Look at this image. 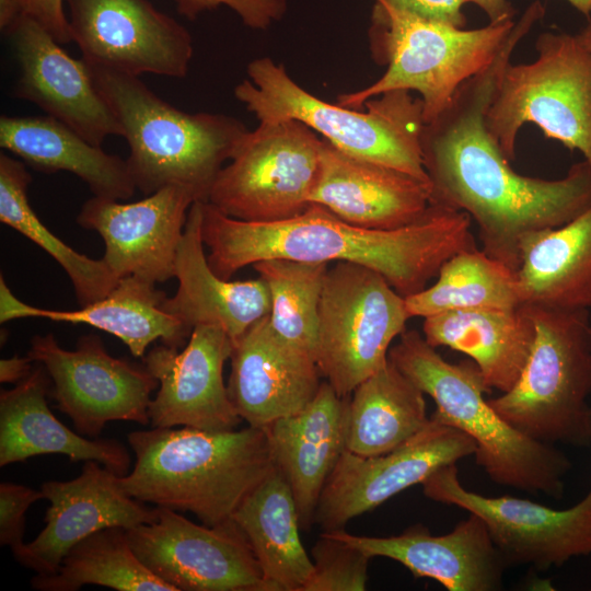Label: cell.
<instances>
[{
    "label": "cell",
    "instance_id": "4dcf8cb0",
    "mask_svg": "<svg viewBox=\"0 0 591 591\" xmlns=\"http://www.w3.org/2000/svg\"><path fill=\"white\" fill-rule=\"evenodd\" d=\"M232 519L246 535L268 591H302L313 563L299 535L291 489L277 467L246 497Z\"/></svg>",
    "mask_w": 591,
    "mask_h": 591
},
{
    "label": "cell",
    "instance_id": "5bb4252c",
    "mask_svg": "<svg viewBox=\"0 0 591 591\" xmlns=\"http://www.w3.org/2000/svg\"><path fill=\"white\" fill-rule=\"evenodd\" d=\"M141 563L176 591H268L253 548L231 518L209 526L158 507V518L127 530Z\"/></svg>",
    "mask_w": 591,
    "mask_h": 591
},
{
    "label": "cell",
    "instance_id": "d4e9b609",
    "mask_svg": "<svg viewBox=\"0 0 591 591\" xmlns=\"http://www.w3.org/2000/svg\"><path fill=\"white\" fill-rule=\"evenodd\" d=\"M202 201H195L187 216L176 262L177 290L163 308L192 332L198 325H217L235 340L270 311V296L260 278L230 280L209 266L202 240Z\"/></svg>",
    "mask_w": 591,
    "mask_h": 591
},
{
    "label": "cell",
    "instance_id": "9a60e30c",
    "mask_svg": "<svg viewBox=\"0 0 591 591\" xmlns=\"http://www.w3.org/2000/svg\"><path fill=\"white\" fill-rule=\"evenodd\" d=\"M71 39L90 65L141 76L184 78L189 32L149 0H66Z\"/></svg>",
    "mask_w": 591,
    "mask_h": 591
},
{
    "label": "cell",
    "instance_id": "4316f807",
    "mask_svg": "<svg viewBox=\"0 0 591 591\" xmlns=\"http://www.w3.org/2000/svg\"><path fill=\"white\" fill-rule=\"evenodd\" d=\"M51 380L39 363L11 390L0 393V466L45 454H62L71 462L95 460L119 476L131 457L116 439L88 438L61 424L48 407Z\"/></svg>",
    "mask_w": 591,
    "mask_h": 591
},
{
    "label": "cell",
    "instance_id": "ac0fdd59",
    "mask_svg": "<svg viewBox=\"0 0 591 591\" xmlns=\"http://www.w3.org/2000/svg\"><path fill=\"white\" fill-rule=\"evenodd\" d=\"M231 352V338L217 325L194 327L181 350L164 344L150 348L142 357L143 366L159 382L149 405L151 426L236 429L242 419L223 381Z\"/></svg>",
    "mask_w": 591,
    "mask_h": 591
},
{
    "label": "cell",
    "instance_id": "52a82bcc",
    "mask_svg": "<svg viewBox=\"0 0 591 591\" xmlns=\"http://www.w3.org/2000/svg\"><path fill=\"white\" fill-rule=\"evenodd\" d=\"M514 24L509 20L464 30L375 2L371 50L379 63L386 65V71L369 86L338 95L337 104L360 109L368 100L389 91H417L424 121L429 123L466 80L491 63Z\"/></svg>",
    "mask_w": 591,
    "mask_h": 591
},
{
    "label": "cell",
    "instance_id": "7c38bea8",
    "mask_svg": "<svg viewBox=\"0 0 591 591\" xmlns=\"http://www.w3.org/2000/svg\"><path fill=\"white\" fill-rule=\"evenodd\" d=\"M27 356L44 366L57 409L80 434L95 439L109 421L150 424L158 380L144 366L109 355L97 335L80 337L73 350L62 348L53 334L37 335Z\"/></svg>",
    "mask_w": 591,
    "mask_h": 591
},
{
    "label": "cell",
    "instance_id": "d6a6232c",
    "mask_svg": "<svg viewBox=\"0 0 591 591\" xmlns=\"http://www.w3.org/2000/svg\"><path fill=\"white\" fill-rule=\"evenodd\" d=\"M436 278L433 285L405 298L410 318L462 310H512L523 304L515 271L483 250L453 255Z\"/></svg>",
    "mask_w": 591,
    "mask_h": 591
},
{
    "label": "cell",
    "instance_id": "b9f144b4",
    "mask_svg": "<svg viewBox=\"0 0 591 591\" xmlns=\"http://www.w3.org/2000/svg\"><path fill=\"white\" fill-rule=\"evenodd\" d=\"M28 356H13L0 360V382L18 384L26 379L34 370Z\"/></svg>",
    "mask_w": 591,
    "mask_h": 591
},
{
    "label": "cell",
    "instance_id": "74e56055",
    "mask_svg": "<svg viewBox=\"0 0 591 591\" xmlns=\"http://www.w3.org/2000/svg\"><path fill=\"white\" fill-rule=\"evenodd\" d=\"M40 499H44L42 489L8 482L0 484V544L10 547L14 557L25 544V513Z\"/></svg>",
    "mask_w": 591,
    "mask_h": 591
},
{
    "label": "cell",
    "instance_id": "cb8c5ba5",
    "mask_svg": "<svg viewBox=\"0 0 591 591\" xmlns=\"http://www.w3.org/2000/svg\"><path fill=\"white\" fill-rule=\"evenodd\" d=\"M348 399L349 395L339 396L324 380L303 409L264 428L304 530L314 524L323 488L346 450Z\"/></svg>",
    "mask_w": 591,
    "mask_h": 591
},
{
    "label": "cell",
    "instance_id": "f1b7e54d",
    "mask_svg": "<svg viewBox=\"0 0 591 591\" xmlns=\"http://www.w3.org/2000/svg\"><path fill=\"white\" fill-rule=\"evenodd\" d=\"M422 335L437 347L465 354L489 390L509 391L532 349L535 324L526 303L512 310L450 311L424 318Z\"/></svg>",
    "mask_w": 591,
    "mask_h": 591
},
{
    "label": "cell",
    "instance_id": "7dc6e473",
    "mask_svg": "<svg viewBox=\"0 0 591 591\" xmlns=\"http://www.w3.org/2000/svg\"><path fill=\"white\" fill-rule=\"evenodd\" d=\"M589 425H590V439H591V405H590Z\"/></svg>",
    "mask_w": 591,
    "mask_h": 591
},
{
    "label": "cell",
    "instance_id": "f35d334b",
    "mask_svg": "<svg viewBox=\"0 0 591 591\" xmlns=\"http://www.w3.org/2000/svg\"><path fill=\"white\" fill-rule=\"evenodd\" d=\"M177 11L187 19L194 20L204 11L227 5L232 9L242 22L256 30L267 28L274 21L286 13V0H175Z\"/></svg>",
    "mask_w": 591,
    "mask_h": 591
},
{
    "label": "cell",
    "instance_id": "6da1fadb",
    "mask_svg": "<svg viewBox=\"0 0 591 591\" xmlns=\"http://www.w3.org/2000/svg\"><path fill=\"white\" fill-rule=\"evenodd\" d=\"M532 2L485 69L466 80L421 132L431 204L466 212L482 250L517 271L520 243L529 234L570 221L591 204V164L573 163L558 179L515 172L486 127L499 76L522 38L543 18Z\"/></svg>",
    "mask_w": 591,
    "mask_h": 591
},
{
    "label": "cell",
    "instance_id": "f546056e",
    "mask_svg": "<svg viewBox=\"0 0 591 591\" xmlns=\"http://www.w3.org/2000/svg\"><path fill=\"white\" fill-rule=\"evenodd\" d=\"M515 278L522 303L590 311L591 204L563 225L525 236Z\"/></svg>",
    "mask_w": 591,
    "mask_h": 591
},
{
    "label": "cell",
    "instance_id": "1f68e13d",
    "mask_svg": "<svg viewBox=\"0 0 591 591\" xmlns=\"http://www.w3.org/2000/svg\"><path fill=\"white\" fill-rule=\"evenodd\" d=\"M424 395L389 359L349 395L346 451L375 456L406 442L430 421Z\"/></svg>",
    "mask_w": 591,
    "mask_h": 591
},
{
    "label": "cell",
    "instance_id": "8d00e7d4",
    "mask_svg": "<svg viewBox=\"0 0 591 591\" xmlns=\"http://www.w3.org/2000/svg\"><path fill=\"white\" fill-rule=\"evenodd\" d=\"M313 570L302 591H363L371 557L323 531L311 549Z\"/></svg>",
    "mask_w": 591,
    "mask_h": 591
},
{
    "label": "cell",
    "instance_id": "277c9868",
    "mask_svg": "<svg viewBox=\"0 0 591 591\" xmlns=\"http://www.w3.org/2000/svg\"><path fill=\"white\" fill-rule=\"evenodd\" d=\"M389 359L437 409L430 418L452 426L476 443L475 459L496 484L559 499L571 468L554 444L537 441L505 420L485 399L491 392L472 360L451 363L415 329L405 331Z\"/></svg>",
    "mask_w": 591,
    "mask_h": 591
},
{
    "label": "cell",
    "instance_id": "bcb514c9",
    "mask_svg": "<svg viewBox=\"0 0 591 591\" xmlns=\"http://www.w3.org/2000/svg\"><path fill=\"white\" fill-rule=\"evenodd\" d=\"M572 7H575L579 12L584 14L587 18L591 15V0H567Z\"/></svg>",
    "mask_w": 591,
    "mask_h": 591
},
{
    "label": "cell",
    "instance_id": "4fadbf2b",
    "mask_svg": "<svg viewBox=\"0 0 591 591\" xmlns=\"http://www.w3.org/2000/svg\"><path fill=\"white\" fill-rule=\"evenodd\" d=\"M457 473L455 464L439 468L421 484L424 495L478 515L509 566L544 571L591 554V487L575 506L554 509L508 495L483 496L466 489Z\"/></svg>",
    "mask_w": 591,
    "mask_h": 591
},
{
    "label": "cell",
    "instance_id": "e575fe53",
    "mask_svg": "<svg viewBox=\"0 0 591 591\" xmlns=\"http://www.w3.org/2000/svg\"><path fill=\"white\" fill-rule=\"evenodd\" d=\"M32 176L25 163L0 154V221L20 232L51 256L68 275L79 304L104 298L119 281L108 265L70 247L33 210L27 188Z\"/></svg>",
    "mask_w": 591,
    "mask_h": 591
},
{
    "label": "cell",
    "instance_id": "603a6c76",
    "mask_svg": "<svg viewBox=\"0 0 591 591\" xmlns=\"http://www.w3.org/2000/svg\"><path fill=\"white\" fill-rule=\"evenodd\" d=\"M311 204L352 225L394 230L419 220L431 205V184L349 155L322 138Z\"/></svg>",
    "mask_w": 591,
    "mask_h": 591
},
{
    "label": "cell",
    "instance_id": "9c48e42d",
    "mask_svg": "<svg viewBox=\"0 0 591 591\" xmlns=\"http://www.w3.org/2000/svg\"><path fill=\"white\" fill-rule=\"evenodd\" d=\"M535 49L534 61L501 71L486 127L509 161L519 130L532 123L591 164V51L577 35L553 32L540 34Z\"/></svg>",
    "mask_w": 591,
    "mask_h": 591
},
{
    "label": "cell",
    "instance_id": "484cf974",
    "mask_svg": "<svg viewBox=\"0 0 591 591\" xmlns=\"http://www.w3.org/2000/svg\"><path fill=\"white\" fill-rule=\"evenodd\" d=\"M166 296L155 283L128 276L102 299L77 310H53L16 298L0 277V322L40 317L54 322L86 324L120 339L136 358H142L155 340L181 348L190 331L163 308Z\"/></svg>",
    "mask_w": 591,
    "mask_h": 591
},
{
    "label": "cell",
    "instance_id": "d590c367",
    "mask_svg": "<svg viewBox=\"0 0 591 591\" xmlns=\"http://www.w3.org/2000/svg\"><path fill=\"white\" fill-rule=\"evenodd\" d=\"M253 267L269 291L273 329L315 358L318 303L328 264L270 258Z\"/></svg>",
    "mask_w": 591,
    "mask_h": 591
},
{
    "label": "cell",
    "instance_id": "30bf717a",
    "mask_svg": "<svg viewBox=\"0 0 591 591\" xmlns=\"http://www.w3.org/2000/svg\"><path fill=\"white\" fill-rule=\"evenodd\" d=\"M410 318L402 297L378 271L337 262L318 303L315 361L335 392L348 396L389 360Z\"/></svg>",
    "mask_w": 591,
    "mask_h": 591
},
{
    "label": "cell",
    "instance_id": "f6af8a7d",
    "mask_svg": "<svg viewBox=\"0 0 591 591\" xmlns=\"http://www.w3.org/2000/svg\"><path fill=\"white\" fill-rule=\"evenodd\" d=\"M578 39L580 43L591 51V15L588 18L587 25L581 30L579 34H577Z\"/></svg>",
    "mask_w": 591,
    "mask_h": 591
},
{
    "label": "cell",
    "instance_id": "44dd1931",
    "mask_svg": "<svg viewBox=\"0 0 591 591\" xmlns=\"http://www.w3.org/2000/svg\"><path fill=\"white\" fill-rule=\"evenodd\" d=\"M230 361L229 397L256 428L303 409L322 383L314 356L281 338L268 315L232 341Z\"/></svg>",
    "mask_w": 591,
    "mask_h": 591
},
{
    "label": "cell",
    "instance_id": "7a4b0ae2",
    "mask_svg": "<svg viewBox=\"0 0 591 591\" xmlns=\"http://www.w3.org/2000/svg\"><path fill=\"white\" fill-rule=\"evenodd\" d=\"M471 225L466 212L436 204L409 225L375 230L347 223L316 204L287 220L251 222L202 201L201 231L209 266L224 279L270 258L349 262L378 271L407 298L425 289L453 255L477 248Z\"/></svg>",
    "mask_w": 591,
    "mask_h": 591
},
{
    "label": "cell",
    "instance_id": "ee69618b",
    "mask_svg": "<svg viewBox=\"0 0 591 591\" xmlns=\"http://www.w3.org/2000/svg\"><path fill=\"white\" fill-rule=\"evenodd\" d=\"M22 14L19 0H0V28L7 33Z\"/></svg>",
    "mask_w": 591,
    "mask_h": 591
},
{
    "label": "cell",
    "instance_id": "836d02e7",
    "mask_svg": "<svg viewBox=\"0 0 591 591\" xmlns=\"http://www.w3.org/2000/svg\"><path fill=\"white\" fill-rule=\"evenodd\" d=\"M85 584L117 591H176L141 563L121 526L86 536L69 549L55 572L36 573L31 580L39 591H78Z\"/></svg>",
    "mask_w": 591,
    "mask_h": 591
},
{
    "label": "cell",
    "instance_id": "83f0119b",
    "mask_svg": "<svg viewBox=\"0 0 591 591\" xmlns=\"http://www.w3.org/2000/svg\"><path fill=\"white\" fill-rule=\"evenodd\" d=\"M0 147L37 171L74 174L93 196L124 200L137 189L127 160L105 152L48 115H2Z\"/></svg>",
    "mask_w": 591,
    "mask_h": 591
},
{
    "label": "cell",
    "instance_id": "e0dca14e",
    "mask_svg": "<svg viewBox=\"0 0 591 591\" xmlns=\"http://www.w3.org/2000/svg\"><path fill=\"white\" fill-rule=\"evenodd\" d=\"M196 195L169 185L134 202L93 196L77 222L100 234L104 262L117 279L135 276L159 283L175 276L177 250Z\"/></svg>",
    "mask_w": 591,
    "mask_h": 591
},
{
    "label": "cell",
    "instance_id": "ffe728a7",
    "mask_svg": "<svg viewBox=\"0 0 591 591\" xmlns=\"http://www.w3.org/2000/svg\"><path fill=\"white\" fill-rule=\"evenodd\" d=\"M115 474L95 460L84 461L81 473L70 480L42 485L49 501L45 528L14 557L36 573H53L77 543L100 530H127L158 518V507L148 508L128 495Z\"/></svg>",
    "mask_w": 591,
    "mask_h": 591
},
{
    "label": "cell",
    "instance_id": "2e32d148",
    "mask_svg": "<svg viewBox=\"0 0 591 591\" xmlns=\"http://www.w3.org/2000/svg\"><path fill=\"white\" fill-rule=\"evenodd\" d=\"M475 452L472 438L432 418L387 453L360 456L345 450L323 488L314 523L322 531L345 529L350 520Z\"/></svg>",
    "mask_w": 591,
    "mask_h": 591
},
{
    "label": "cell",
    "instance_id": "8992f818",
    "mask_svg": "<svg viewBox=\"0 0 591 591\" xmlns=\"http://www.w3.org/2000/svg\"><path fill=\"white\" fill-rule=\"evenodd\" d=\"M247 74L234 95L259 123L299 120L349 155L430 183L420 142L424 105L409 91L385 92L368 100L361 111L312 95L269 57L251 61Z\"/></svg>",
    "mask_w": 591,
    "mask_h": 591
},
{
    "label": "cell",
    "instance_id": "8fae6325",
    "mask_svg": "<svg viewBox=\"0 0 591 591\" xmlns=\"http://www.w3.org/2000/svg\"><path fill=\"white\" fill-rule=\"evenodd\" d=\"M321 146L317 134L299 120L259 123L219 171L207 202L243 221L297 217L311 205Z\"/></svg>",
    "mask_w": 591,
    "mask_h": 591
},
{
    "label": "cell",
    "instance_id": "d6986e66",
    "mask_svg": "<svg viewBox=\"0 0 591 591\" xmlns=\"http://www.w3.org/2000/svg\"><path fill=\"white\" fill-rule=\"evenodd\" d=\"M19 66L13 93L34 103L89 142L124 130L96 89L85 60L69 56L35 20L21 14L5 33Z\"/></svg>",
    "mask_w": 591,
    "mask_h": 591
},
{
    "label": "cell",
    "instance_id": "7bdbcfd3",
    "mask_svg": "<svg viewBox=\"0 0 591 591\" xmlns=\"http://www.w3.org/2000/svg\"><path fill=\"white\" fill-rule=\"evenodd\" d=\"M488 16L489 23L513 20L514 8L508 0H470Z\"/></svg>",
    "mask_w": 591,
    "mask_h": 591
},
{
    "label": "cell",
    "instance_id": "ab89813d",
    "mask_svg": "<svg viewBox=\"0 0 591 591\" xmlns=\"http://www.w3.org/2000/svg\"><path fill=\"white\" fill-rule=\"evenodd\" d=\"M375 2L427 21L460 28L466 25L462 8L471 3L470 0H375Z\"/></svg>",
    "mask_w": 591,
    "mask_h": 591
},
{
    "label": "cell",
    "instance_id": "5b68a950",
    "mask_svg": "<svg viewBox=\"0 0 591 591\" xmlns=\"http://www.w3.org/2000/svg\"><path fill=\"white\" fill-rule=\"evenodd\" d=\"M86 65L124 130L137 189L148 196L181 185L199 201H207L219 171L248 132L246 126L223 114L184 112L159 97L137 76Z\"/></svg>",
    "mask_w": 591,
    "mask_h": 591
},
{
    "label": "cell",
    "instance_id": "ba28073f",
    "mask_svg": "<svg viewBox=\"0 0 591 591\" xmlns=\"http://www.w3.org/2000/svg\"><path fill=\"white\" fill-rule=\"evenodd\" d=\"M528 305L535 324L529 359L515 384L488 402L537 441L591 445L590 311Z\"/></svg>",
    "mask_w": 591,
    "mask_h": 591
},
{
    "label": "cell",
    "instance_id": "7402d4cb",
    "mask_svg": "<svg viewBox=\"0 0 591 591\" xmlns=\"http://www.w3.org/2000/svg\"><path fill=\"white\" fill-rule=\"evenodd\" d=\"M329 532L371 558L393 559L415 578L433 579L449 591L500 590L510 567L485 522L474 513L443 535H432L422 524L384 537L357 535L345 529Z\"/></svg>",
    "mask_w": 591,
    "mask_h": 591
},
{
    "label": "cell",
    "instance_id": "60d3db41",
    "mask_svg": "<svg viewBox=\"0 0 591 591\" xmlns=\"http://www.w3.org/2000/svg\"><path fill=\"white\" fill-rule=\"evenodd\" d=\"M21 12L43 26L59 44L71 42L63 0H19Z\"/></svg>",
    "mask_w": 591,
    "mask_h": 591
},
{
    "label": "cell",
    "instance_id": "3957f363",
    "mask_svg": "<svg viewBox=\"0 0 591 591\" xmlns=\"http://www.w3.org/2000/svg\"><path fill=\"white\" fill-rule=\"evenodd\" d=\"M136 461L119 477L132 498L192 512L212 526L231 519L246 497L274 471L264 428L211 431L153 428L127 436Z\"/></svg>",
    "mask_w": 591,
    "mask_h": 591
}]
</instances>
